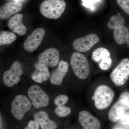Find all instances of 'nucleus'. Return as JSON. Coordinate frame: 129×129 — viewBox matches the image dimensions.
Here are the masks:
<instances>
[{
	"instance_id": "nucleus-1",
	"label": "nucleus",
	"mask_w": 129,
	"mask_h": 129,
	"mask_svg": "<svg viewBox=\"0 0 129 129\" xmlns=\"http://www.w3.org/2000/svg\"><path fill=\"white\" fill-rule=\"evenodd\" d=\"M66 7L64 0H45L40 5V11L46 18L57 19L62 16Z\"/></svg>"
},
{
	"instance_id": "nucleus-2",
	"label": "nucleus",
	"mask_w": 129,
	"mask_h": 129,
	"mask_svg": "<svg viewBox=\"0 0 129 129\" xmlns=\"http://www.w3.org/2000/svg\"><path fill=\"white\" fill-rule=\"evenodd\" d=\"M125 24L124 18L119 15L112 16L107 23L108 27L110 29H113L114 39L119 45H123L126 43V37L129 29L124 26Z\"/></svg>"
},
{
	"instance_id": "nucleus-3",
	"label": "nucleus",
	"mask_w": 129,
	"mask_h": 129,
	"mask_svg": "<svg viewBox=\"0 0 129 129\" xmlns=\"http://www.w3.org/2000/svg\"><path fill=\"white\" fill-rule=\"evenodd\" d=\"M70 63L75 76L81 80L87 79L89 75V62L84 55L78 52H74L71 56Z\"/></svg>"
},
{
	"instance_id": "nucleus-4",
	"label": "nucleus",
	"mask_w": 129,
	"mask_h": 129,
	"mask_svg": "<svg viewBox=\"0 0 129 129\" xmlns=\"http://www.w3.org/2000/svg\"><path fill=\"white\" fill-rule=\"evenodd\" d=\"M114 96L113 90L107 86L103 85L96 88L92 98L96 108L99 110H103L111 105Z\"/></svg>"
},
{
	"instance_id": "nucleus-5",
	"label": "nucleus",
	"mask_w": 129,
	"mask_h": 129,
	"mask_svg": "<svg viewBox=\"0 0 129 129\" xmlns=\"http://www.w3.org/2000/svg\"><path fill=\"white\" fill-rule=\"evenodd\" d=\"M113 83L117 86L124 84L129 78V58L122 59L110 75Z\"/></svg>"
},
{
	"instance_id": "nucleus-6",
	"label": "nucleus",
	"mask_w": 129,
	"mask_h": 129,
	"mask_svg": "<svg viewBox=\"0 0 129 129\" xmlns=\"http://www.w3.org/2000/svg\"><path fill=\"white\" fill-rule=\"evenodd\" d=\"M32 103L25 95H19L16 96L13 100L11 105V112L18 120L23 118L25 113L30 111Z\"/></svg>"
},
{
	"instance_id": "nucleus-7",
	"label": "nucleus",
	"mask_w": 129,
	"mask_h": 129,
	"mask_svg": "<svg viewBox=\"0 0 129 129\" xmlns=\"http://www.w3.org/2000/svg\"><path fill=\"white\" fill-rule=\"evenodd\" d=\"M23 74V69L21 62L18 61H15L10 69L3 74V83L7 87H12L19 82Z\"/></svg>"
},
{
	"instance_id": "nucleus-8",
	"label": "nucleus",
	"mask_w": 129,
	"mask_h": 129,
	"mask_svg": "<svg viewBox=\"0 0 129 129\" xmlns=\"http://www.w3.org/2000/svg\"><path fill=\"white\" fill-rule=\"evenodd\" d=\"M28 94L35 108L45 107L49 104L50 99L48 95L38 85L30 86L28 89Z\"/></svg>"
},
{
	"instance_id": "nucleus-9",
	"label": "nucleus",
	"mask_w": 129,
	"mask_h": 129,
	"mask_svg": "<svg viewBox=\"0 0 129 129\" xmlns=\"http://www.w3.org/2000/svg\"><path fill=\"white\" fill-rule=\"evenodd\" d=\"M93 61L99 63L100 69L104 71L109 69L112 66V60L110 51L106 48L100 47L93 51L91 55Z\"/></svg>"
},
{
	"instance_id": "nucleus-10",
	"label": "nucleus",
	"mask_w": 129,
	"mask_h": 129,
	"mask_svg": "<svg viewBox=\"0 0 129 129\" xmlns=\"http://www.w3.org/2000/svg\"><path fill=\"white\" fill-rule=\"evenodd\" d=\"M45 33V29L42 28H37L34 30L24 42V50L29 52L35 50L41 44Z\"/></svg>"
},
{
	"instance_id": "nucleus-11",
	"label": "nucleus",
	"mask_w": 129,
	"mask_h": 129,
	"mask_svg": "<svg viewBox=\"0 0 129 129\" xmlns=\"http://www.w3.org/2000/svg\"><path fill=\"white\" fill-rule=\"evenodd\" d=\"M60 53L55 48L47 49L38 56V62L47 67H55L59 63Z\"/></svg>"
},
{
	"instance_id": "nucleus-12",
	"label": "nucleus",
	"mask_w": 129,
	"mask_h": 129,
	"mask_svg": "<svg viewBox=\"0 0 129 129\" xmlns=\"http://www.w3.org/2000/svg\"><path fill=\"white\" fill-rule=\"evenodd\" d=\"M99 38L94 34H89L84 37L76 39L73 43V48L80 52H85L89 51L99 42Z\"/></svg>"
},
{
	"instance_id": "nucleus-13",
	"label": "nucleus",
	"mask_w": 129,
	"mask_h": 129,
	"mask_svg": "<svg viewBox=\"0 0 129 129\" xmlns=\"http://www.w3.org/2000/svg\"><path fill=\"white\" fill-rule=\"evenodd\" d=\"M129 108V105L124 99H119L110 109L108 113L109 119L112 122L120 120Z\"/></svg>"
},
{
	"instance_id": "nucleus-14",
	"label": "nucleus",
	"mask_w": 129,
	"mask_h": 129,
	"mask_svg": "<svg viewBox=\"0 0 129 129\" xmlns=\"http://www.w3.org/2000/svg\"><path fill=\"white\" fill-rule=\"evenodd\" d=\"M79 121L84 129H100L101 124L95 117L88 111H81Z\"/></svg>"
},
{
	"instance_id": "nucleus-15",
	"label": "nucleus",
	"mask_w": 129,
	"mask_h": 129,
	"mask_svg": "<svg viewBox=\"0 0 129 129\" xmlns=\"http://www.w3.org/2000/svg\"><path fill=\"white\" fill-rule=\"evenodd\" d=\"M69 65L67 62L61 61L58 66L52 72L50 78V81L52 84L60 85L62 83L63 80L68 71Z\"/></svg>"
},
{
	"instance_id": "nucleus-16",
	"label": "nucleus",
	"mask_w": 129,
	"mask_h": 129,
	"mask_svg": "<svg viewBox=\"0 0 129 129\" xmlns=\"http://www.w3.org/2000/svg\"><path fill=\"white\" fill-rule=\"evenodd\" d=\"M23 18L22 14H16L9 18L7 23L9 29L20 36L25 35L27 31V28L23 23Z\"/></svg>"
},
{
	"instance_id": "nucleus-17",
	"label": "nucleus",
	"mask_w": 129,
	"mask_h": 129,
	"mask_svg": "<svg viewBox=\"0 0 129 129\" xmlns=\"http://www.w3.org/2000/svg\"><path fill=\"white\" fill-rule=\"evenodd\" d=\"M23 6L18 2L7 3L0 8V18L5 20L22 10Z\"/></svg>"
},
{
	"instance_id": "nucleus-18",
	"label": "nucleus",
	"mask_w": 129,
	"mask_h": 129,
	"mask_svg": "<svg viewBox=\"0 0 129 129\" xmlns=\"http://www.w3.org/2000/svg\"><path fill=\"white\" fill-rule=\"evenodd\" d=\"M35 120L39 124L42 129H57L56 123L51 120L48 114L44 111H40L34 114Z\"/></svg>"
},
{
	"instance_id": "nucleus-19",
	"label": "nucleus",
	"mask_w": 129,
	"mask_h": 129,
	"mask_svg": "<svg viewBox=\"0 0 129 129\" xmlns=\"http://www.w3.org/2000/svg\"><path fill=\"white\" fill-rule=\"evenodd\" d=\"M35 70L33 72L31 76L33 80L37 83H41L49 78L50 75L48 67L38 62L35 63Z\"/></svg>"
},
{
	"instance_id": "nucleus-20",
	"label": "nucleus",
	"mask_w": 129,
	"mask_h": 129,
	"mask_svg": "<svg viewBox=\"0 0 129 129\" xmlns=\"http://www.w3.org/2000/svg\"><path fill=\"white\" fill-rule=\"evenodd\" d=\"M17 39L16 35L9 31H1L0 33V45H9L14 42Z\"/></svg>"
},
{
	"instance_id": "nucleus-21",
	"label": "nucleus",
	"mask_w": 129,
	"mask_h": 129,
	"mask_svg": "<svg viewBox=\"0 0 129 129\" xmlns=\"http://www.w3.org/2000/svg\"><path fill=\"white\" fill-rule=\"evenodd\" d=\"M55 113L58 117H64L70 114L71 109L64 106H57L55 110Z\"/></svg>"
},
{
	"instance_id": "nucleus-22",
	"label": "nucleus",
	"mask_w": 129,
	"mask_h": 129,
	"mask_svg": "<svg viewBox=\"0 0 129 129\" xmlns=\"http://www.w3.org/2000/svg\"><path fill=\"white\" fill-rule=\"evenodd\" d=\"M68 97L65 95H60L56 97L54 100V104L57 106H62L68 103Z\"/></svg>"
},
{
	"instance_id": "nucleus-23",
	"label": "nucleus",
	"mask_w": 129,
	"mask_h": 129,
	"mask_svg": "<svg viewBox=\"0 0 129 129\" xmlns=\"http://www.w3.org/2000/svg\"><path fill=\"white\" fill-rule=\"evenodd\" d=\"M117 2L121 9L129 15V0H117Z\"/></svg>"
},
{
	"instance_id": "nucleus-24",
	"label": "nucleus",
	"mask_w": 129,
	"mask_h": 129,
	"mask_svg": "<svg viewBox=\"0 0 129 129\" xmlns=\"http://www.w3.org/2000/svg\"><path fill=\"white\" fill-rule=\"evenodd\" d=\"M39 124L35 120H30L24 129H39Z\"/></svg>"
},
{
	"instance_id": "nucleus-25",
	"label": "nucleus",
	"mask_w": 129,
	"mask_h": 129,
	"mask_svg": "<svg viewBox=\"0 0 129 129\" xmlns=\"http://www.w3.org/2000/svg\"><path fill=\"white\" fill-rule=\"evenodd\" d=\"M120 123L123 125L129 126V113H125L120 119Z\"/></svg>"
},
{
	"instance_id": "nucleus-26",
	"label": "nucleus",
	"mask_w": 129,
	"mask_h": 129,
	"mask_svg": "<svg viewBox=\"0 0 129 129\" xmlns=\"http://www.w3.org/2000/svg\"><path fill=\"white\" fill-rule=\"evenodd\" d=\"M119 99H124L127 102L129 105V92H122L119 96Z\"/></svg>"
},
{
	"instance_id": "nucleus-27",
	"label": "nucleus",
	"mask_w": 129,
	"mask_h": 129,
	"mask_svg": "<svg viewBox=\"0 0 129 129\" xmlns=\"http://www.w3.org/2000/svg\"><path fill=\"white\" fill-rule=\"evenodd\" d=\"M126 43L129 47V32L127 35V37H126Z\"/></svg>"
},
{
	"instance_id": "nucleus-28",
	"label": "nucleus",
	"mask_w": 129,
	"mask_h": 129,
	"mask_svg": "<svg viewBox=\"0 0 129 129\" xmlns=\"http://www.w3.org/2000/svg\"><path fill=\"white\" fill-rule=\"evenodd\" d=\"M113 129H123V128H121V127H118V126H117V127H115L113 128Z\"/></svg>"
}]
</instances>
